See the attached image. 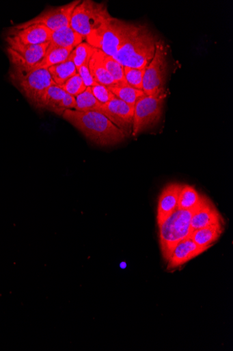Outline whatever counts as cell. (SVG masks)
Instances as JSON below:
<instances>
[{
  "label": "cell",
  "instance_id": "obj_1",
  "mask_svg": "<svg viewBox=\"0 0 233 351\" xmlns=\"http://www.w3.org/2000/svg\"><path fill=\"white\" fill-rule=\"evenodd\" d=\"M62 117L99 146L115 145L124 141L126 137L124 132L101 112L68 110Z\"/></svg>",
  "mask_w": 233,
  "mask_h": 351
},
{
  "label": "cell",
  "instance_id": "obj_2",
  "mask_svg": "<svg viewBox=\"0 0 233 351\" xmlns=\"http://www.w3.org/2000/svg\"><path fill=\"white\" fill-rule=\"evenodd\" d=\"M156 42L152 32L146 25H139L113 58L124 67L146 69L154 56Z\"/></svg>",
  "mask_w": 233,
  "mask_h": 351
},
{
  "label": "cell",
  "instance_id": "obj_3",
  "mask_svg": "<svg viewBox=\"0 0 233 351\" xmlns=\"http://www.w3.org/2000/svg\"><path fill=\"white\" fill-rule=\"evenodd\" d=\"M139 25L131 24L111 17L85 39L92 47L115 56L121 47L135 33Z\"/></svg>",
  "mask_w": 233,
  "mask_h": 351
},
{
  "label": "cell",
  "instance_id": "obj_4",
  "mask_svg": "<svg viewBox=\"0 0 233 351\" xmlns=\"http://www.w3.org/2000/svg\"><path fill=\"white\" fill-rule=\"evenodd\" d=\"M193 210L178 209L159 226L160 245L165 261L178 243L191 237Z\"/></svg>",
  "mask_w": 233,
  "mask_h": 351
},
{
  "label": "cell",
  "instance_id": "obj_5",
  "mask_svg": "<svg viewBox=\"0 0 233 351\" xmlns=\"http://www.w3.org/2000/svg\"><path fill=\"white\" fill-rule=\"evenodd\" d=\"M10 77L28 101L36 107L46 90L56 84L46 69L12 66Z\"/></svg>",
  "mask_w": 233,
  "mask_h": 351
},
{
  "label": "cell",
  "instance_id": "obj_6",
  "mask_svg": "<svg viewBox=\"0 0 233 351\" xmlns=\"http://www.w3.org/2000/svg\"><path fill=\"white\" fill-rule=\"evenodd\" d=\"M111 17L105 3L85 0L75 8L70 27L83 38H86Z\"/></svg>",
  "mask_w": 233,
  "mask_h": 351
},
{
  "label": "cell",
  "instance_id": "obj_7",
  "mask_svg": "<svg viewBox=\"0 0 233 351\" xmlns=\"http://www.w3.org/2000/svg\"><path fill=\"white\" fill-rule=\"evenodd\" d=\"M167 66L163 43L157 41L154 56L144 74L143 90L146 95L159 97L164 94Z\"/></svg>",
  "mask_w": 233,
  "mask_h": 351
},
{
  "label": "cell",
  "instance_id": "obj_8",
  "mask_svg": "<svg viewBox=\"0 0 233 351\" xmlns=\"http://www.w3.org/2000/svg\"><path fill=\"white\" fill-rule=\"evenodd\" d=\"M165 97V93L159 97L146 95L137 101L133 119V136H138L160 120Z\"/></svg>",
  "mask_w": 233,
  "mask_h": 351
},
{
  "label": "cell",
  "instance_id": "obj_9",
  "mask_svg": "<svg viewBox=\"0 0 233 351\" xmlns=\"http://www.w3.org/2000/svg\"><path fill=\"white\" fill-rule=\"evenodd\" d=\"M6 40L12 66L23 69L36 67L43 60L51 45V42L38 45H27L8 36Z\"/></svg>",
  "mask_w": 233,
  "mask_h": 351
},
{
  "label": "cell",
  "instance_id": "obj_10",
  "mask_svg": "<svg viewBox=\"0 0 233 351\" xmlns=\"http://www.w3.org/2000/svg\"><path fill=\"white\" fill-rule=\"evenodd\" d=\"M81 3L80 0H77L64 6L48 8L37 17L20 25L22 26L42 25L53 32L70 27L73 12Z\"/></svg>",
  "mask_w": 233,
  "mask_h": 351
},
{
  "label": "cell",
  "instance_id": "obj_11",
  "mask_svg": "<svg viewBox=\"0 0 233 351\" xmlns=\"http://www.w3.org/2000/svg\"><path fill=\"white\" fill-rule=\"evenodd\" d=\"M135 106L115 98L102 106L100 112L105 114L125 134L131 130L134 119Z\"/></svg>",
  "mask_w": 233,
  "mask_h": 351
},
{
  "label": "cell",
  "instance_id": "obj_12",
  "mask_svg": "<svg viewBox=\"0 0 233 351\" xmlns=\"http://www.w3.org/2000/svg\"><path fill=\"white\" fill-rule=\"evenodd\" d=\"M53 31L42 25L22 26L20 24L12 27L8 37L22 44L38 45L51 42Z\"/></svg>",
  "mask_w": 233,
  "mask_h": 351
},
{
  "label": "cell",
  "instance_id": "obj_13",
  "mask_svg": "<svg viewBox=\"0 0 233 351\" xmlns=\"http://www.w3.org/2000/svg\"><path fill=\"white\" fill-rule=\"evenodd\" d=\"M223 223V219L213 204L202 196L201 202L194 209L191 219L192 231Z\"/></svg>",
  "mask_w": 233,
  "mask_h": 351
},
{
  "label": "cell",
  "instance_id": "obj_14",
  "mask_svg": "<svg viewBox=\"0 0 233 351\" xmlns=\"http://www.w3.org/2000/svg\"><path fill=\"white\" fill-rule=\"evenodd\" d=\"M182 186L178 183H172L163 189L157 207L158 226L178 209L179 196Z\"/></svg>",
  "mask_w": 233,
  "mask_h": 351
},
{
  "label": "cell",
  "instance_id": "obj_15",
  "mask_svg": "<svg viewBox=\"0 0 233 351\" xmlns=\"http://www.w3.org/2000/svg\"><path fill=\"white\" fill-rule=\"evenodd\" d=\"M206 250V248L199 247L191 237H188L178 243L172 250L166 260L168 262V268L171 269L179 267Z\"/></svg>",
  "mask_w": 233,
  "mask_h": 351
},
{
  "label": "cell",
  "instance_id": "obj_16",
  "mask_svg": "<svg viewBox=\"0 0 233 351\" xmlns=\"http://www.w3.org/2000/svg\"><path fill=\"white\" fill-rule=\"evenodd\" d=\"M83 40L71 27H66L53 32L51 44L64 49H75Z\"/></svg>",
  "mask_w": 233,
  "mask_h": 351
},
{
  "label": "cell",
  "instance_id": "obj_17",
  "mask_svg": "<svg viewBox=\"0 0 233 351\" xmlns=\"http://www.w3.org/2000/svg\"><path fill=\"white\" fill-rule=\"evenodd\" d=\"M223 230V223L192 232L191 239L199 247L209 249L221 237Z\"/></svg>",
  "mask_w": 233,
  "mask_h": 351
},
{
  "label": "cell",
  "instance_id": "obj_18",
  "mask_svg": "<svg viewBox=\"0 0 233 351\" xmlns=\"http://www.w3.org/2000/svg\"><path fill=\"white\" fill-rule=\"evenodd\" d=\"M89 69L94 80L97 84L108 87L117 85L112 76L104 66L102 60L100 59L97 53V49L90 60Z\"/></svg>",
  "mask_w": 233,
  "mask_h": 351
},
{
  "label": "cell",
  "instance_id": "obj_19",
  "mask_svg": "<svg viewBox=\"0 0 233 351\" xmlns=\"http://www.w3.org/2000/svg\"><path fill=\"white\" fill-rule=\"evenodd\" d=\"M74 49H64L51 44L43 60L32 69H46L68 60Z\"/></svg>",
  "mask_w": 233,
  "mask_h": 351
},
{
  "label": "cell",
  "instance_id": "obj_20",
  "mask_svg": "<svg viewBox=\"0 0 233 351\" xmlns=\"http://www.w3.org/2000/svg\"><path fill=\"white\" fill-rule=\"evenodd\" d=\"M48 71L57 86L64 84L78 73L71 55L68 60L51 67Z\"/></svg>",
  "mask_w": 233,
  "mask_h": 351
},
{
  "label": "cell",
  "instance_id": "obj_21",
  "mask_svg": "<svg viewBox=\"0 0 233 351\" xmlns=\"http://www.w3.org/2000/svg\"><path fill=\"white\" fill-rule=\"evenodd\" d=\"M109 89L116 98L132 106H135L137 101L146 95L143 90L133 88L129 85H115L109 86Z\"/></svg>",
  "mask_w": 233,
  "mask_h": 351
},
{
  "label": "cell",
  "instance_id": "obj_22",
  "mask_svg": "<svg viewBox=\"0 0 233 351\" xmlns=\"http://www.w3.org/2000/svg\"><path fill=\"white\" fill-rule=\"evenodd\" d=\"M97 53L117 85H128L124 77V67L112 56L105 53L103 51L97 49Z\"/></svg>",
  "mask_w": 233,
  "mask_h": 351
},
{
  "label": "cell",
  "instance_id": "obj_23",
  "mask_svg": "<svg viewBox=\"0 0 233 351\" xmlns=\"http://www.w3.org/2000/svg\"><path fill=\"white\" fill-rule=\"evenodd\" d=\"M66 92L57 85L50 86L43 95L36 108L51 111L64 97Z\"/></svg>",
  "mask_w": 233,
  "mask_h": 351
},
{
  "label": "cell",
  "instance_id": "obj_24",
  "mask_svg": "<svg viewBox=\"0 0 233 351\" xmlns=\"http://www.w3.org/2000/svg\"><path fill=\"white\" fill-rule=\"evenodd\" d=\"M77 105L74 110L79 112H98L101 111L102 104H100L92 92L91 87H87L85 90L76 97Z\"/></svg>",
  "mask_w": 233,
  "mask_h": 351
},
{
  "label": "cell",
  "instance_id": "obj_25",
  "mask_svg": "<svg viewBox=\"0 0 233 351\" xmlns=\"http://www.w3.org/2000/svg\"><path fill=\"white\" fill-rule=\"evenodd\" d=\"M202 199V196L193 186L183 185L179 196L178 209L193 210L201 202Z\"/></svg>",
  "mask_w": 233,
  "mask_h": 351
},
{
  "label": "cell",
  "instance_id": "obj_26",
  "mask_svg": "<svg viewBox=\"0 0 233 351\" xmlns=\"http://www.w3.org/2000/svg\"><path fill=\"white\" fill-rule=\"evenodd\" d=\"M96 51V49L92 47L87 43H82L71 53L73 61L78 71L84 64L89 63L90 60Z\"/></svg>",
  "mask_w": 233,
  "mask_h": 351
},
{
  "label": "cell",
  "instance_id": "obj_27",
  "mask_svg": "<svg viewBox=\"0 0 233 351\" xmlns=\"http://www.w3.org/2000/svg\"><path fill=\"white\" fill-rule=\"evenodd\" d=\"M124 70L126 83L133 88L143 90V82L146 69L124 67Z\"/></svg>",
  "mask_w": 233,
  "mask_h": 351
},
{
  "label": "cell",
  "instance_id": "obj_28",
  "mask_svg": "<svg viewBox=\"0 0 233 351\" xmlns=\"http://www.w3.org/2000/svg\"><path fill=\"white\" fill-rule=\"evenodd\" d=\"M59 86L62 88L66 93L70 94L74 97H78V95L84 92L87 88L82 78L78 73L68 81H66L64 84Z\"/></svg>",
  "mask_w": 233,
  "mask_h": 351
},
{
  "label": "cell",
  "instance_id": "obj_29",
  "mask_svg": "<svg viewBox=\"0 0 233 351\" xmlns=\"http://www.w3.org/2000/svg\"><path fill=\"white\" fill-rule=\"evenodd\" d=\"M92 92L96 99L101 104H106L115 99V95L109 89L108 86L96 84L91 87Z\"/></svg>",
  "mask_w": 233,
  "mask_h": 351
},
{
  "label": "cell",
  "instance_id": "obj_30",
  "mask_svg": "<svg viewBox=\"0 0 233 351\" xmlns=\"http://www.w3.org/2000/svg\"><path fill=\"white\" fill-rule=\"evenodd\" d=\"M76 105V97L70 94L66 93L63 99L51 112L57 115H62L66 110L75 109Z\"/></svg>",
  "mask_w": 233,
  "mask_h": 351
},
{
  "label": "cell",
  "instance_id": "obj_31",
  "mask_svg": "<svg viewBox=\"0 0 233 351\" xmlns=\"http://www.w3.org/2000/svg\"><path fill=\"white\" fill-rule=\"evenodd\" d=\"M78 74L82 78L84 84L86 87H92L95 86L97 83L94 80L90 69H89V63H85L83 65L78 71Z\"/></svg>",
  "mask_w": 233,
  "mask_h": 351
},
{
  "label": "cell",
  "instance_id": "obj_32",
  "mask_svg": "<svg viewBox=\"0 0 233 351\" xmlns=\"http://www.w3.org/2000/svg\"><path fill=\"white\" fill-rule=\"evenodd\" d=\"M120 267L122 269H125L126 267V265L124 263H123L120 265Z\"/></svg>",
  "mask_w": 233,
  "mask_h": 351
}]
</instances>
